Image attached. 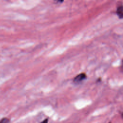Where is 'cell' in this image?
<instances>
[{
    "mask_svg": "<svg viewBox=\"0 0 123 123\" xmlns=\"http://www.w3.org/2000/svg\"><path fill=\"white\" fill-rule=\"evenodd\" d=\"M87 77L86 74L84 73L79 74L76 75L73 79V82L76 84H79L85 80Z\"/></svg>",
    "mask_w": 123,
    "mask_h": 123,
    "instance_id": "cell-1",
    "label": "cell"
},
{
    "mask_svg": "<svg viewBox=\"0 0 123 123\" xmlns=\"http://www.w3.org/2000/svg\"><path fill=\"white\" fill-rule=\"evenodd\" d=\"M116 13L120 19H122L123 17V8L122 5L119 6L117 9Z\"/></svg>",
    "mask_w": 123,
    "mask_h": 123,
    "instance_id": "cell-2",
    "label": "cell"
},
{
    "mask_svg": "<svg viewBox=\"0 0 123 123\" xmlns=\"http://www.w3.org/2000/svg\"><path fill=\"white\" fill-rule=\"evenodd\" d=\"M10 119L7 117H3L0 120V123H9Z\"/></svg>",
    "mask_w": 123,
    "mask_h": 123,
    "instance_id": "cell-3",
    "label": "cell"
},
{
    "mask_svg": "<svg viewBox=\"0 0 123 123\" xmlns=\"http://www.w3.org/2000/svg\"><path fill=\"white\" fill-rule=\"evenodd\" d=\"M49 118H46L43 121H42L40 123H48Z\"/></svg>",
    "mask_w": 123,
    "mask_h": 123,
    "instance_id": "cell-4",
    "label": "cell"
},
{
    "mask_svg": "<svg viewBox=\"0 0 123 123\" xmlns=\"http://www.w3.org/2000/svg\"><path fill=\"white\" fill-rule=\"evenodd\" d=\"M109 123H111V122H109Z\"/></svg>",
    "mask_w": 123,
    "mask_h": 123,
    "instance_id": "cell-5",
    "label": "cell"
}]
</instances>
